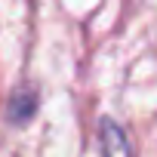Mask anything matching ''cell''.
Masks as SVG:
<instances>
[{"instance_id":"obj_2","label":"cell","mask_w":157,"mask_h":157,"mask_svg":"<svg viewBox=\"0 0 157 157\" xmlns=\"http://www.w3.org/2000/svg\"><path fill=\"white\" fill-rule=\"evenodd\" d=\"M99 148H102V157H136V148H132L126 126L117 123L114 117L99 120Z\"/></svg>"},{"instance_id":"obj_1","label":"cell","mask_w":157,"mask_h":157,"mask_svg":"<svg viewBox=\"0 0 157 157\" xmlns=\"http://www.w3.org/2000/svg\"><path fill=\"white\" fill-rule=\"evenodd\" d=\"M37 111H40V90L34 83H19L6 99V123L22 129L37 117Z\"/></svg>"}]
</instances>
